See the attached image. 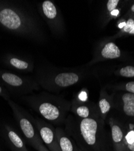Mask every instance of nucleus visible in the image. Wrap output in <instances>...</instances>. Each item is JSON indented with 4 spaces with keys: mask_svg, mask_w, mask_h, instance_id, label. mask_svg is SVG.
I'll list each match as a JSON object with an SVG mask.
<instances>
[{
    "mask_svg": "<svg viewBox=\"0 0 134 151\" xmlns=\"http://www.w3.org/2000/svg\"><path fill=\"white\" fill-rule=\"evenodd\" d=\"M100 118L80 119L68 115L65 131L82 151H110L111 141Z\"/></svg>",
    "mask_w": 134,
    "mask_h": 151,
    "instance_id": "nucleus-1",
    "label": "nucleus"
},
{
    "mask_svg": "<svg viewBox=\"0 0 134 151\" xmlns=\"http://www.w3.org/2000/svg\"><path fill=\"white\" fill-rule=\"evenodd\" d=\"M0 24L15 35L38 43L46 41L34 12L18 2L8 3L0 7Z\"/></svg>",
    "mask_w": 134,
    "mask_h": 151,
    "instance_id": "nucleus-2",
    "label": "nucleus"
},
{
    "mask_svg": "<svg viewBox=\"0 0 134 151\" xmlns=\"http://www.w3.org/2000/svg\"><path fill=\"white\" fill-rule=\"evenodd\" d=\"M86 65L76 68H58L41 65L36 71L35 79L45 90L57 93L77 85L94 73Z\"/></svg>",
    "mask_w": 134,
    "mask_h": 151,
    "instance_id": "nucleus-3",
    "label": "nucleus"
},
{
    "mask_svg": "<svg viewBox=\"0 0 134 151\" xmlns=\"http://www.w3.org/2000/svg\"><path fill=\"white\" fill-rule=\"evenodd\" d=\"M21 99L47 122L56 125L65 123L71 105L62 96L47 92L24 96Z\"/></svg>",
    "mask_w": 134,
    "mask_h": 151,
    "instance_id": "nucleus-4",
    "label": "nucleus"
},
{
    "mask_svg": "<svg viewBox=\"0 0 134 151\" xmlns=\"http://www.w3.org/2000/svg\"><path fill=\"white\" fill-rule=\"evenodd\" d=\"M9 104L13 111L14 118L26 143L35 149L39 145L44 144L34 124V117L16 102L9 100Z\"/></svg>",
    "mask_w": 134,
    "mask_h": 151,
    "instance_id": "nucleus-5",
    "label": "nucleus"
},
{
    "mask_svg": "<svg viewBox=\"0 0 134 151\" xmlns=\"http://www.w3.org/2000/svg\"><path fill=\"white\" fill-rule=\"evenodd\" d=\"M39 14L47 23L52 33L62 37L65 33V25L61 12L51 0H44L37 3Z\"/></svg>",
    "mask_w": 134,
    "mask_h": 151,
    "instance_id": "nucleus-6",
    "label": "nucleus"
},
{
    "mask_svg": "<svg viewBox=\"0 0 134 151\" xmlns=\"http://www.w3.org/2000/svg\"><path fill=\"white\" fill-rule=\"evenodd\" d=\"M0 78L10 92L20 97L37 91L40 88L35 79L27 76L3 71L0 74Z\"/></svg>",
    "mask_w": 134,
    "mask_h": 151,
    "instance_id": "nucleus-7",
    "label": "nucleus"
},
{
    "mask_svg": "<svg viewBox=\"0 0 134 151\" xmlns=\"http://www.w3.org/2000/svg\"><path fill=\"white\" fill-rule=\"evenodd\" d=\"M92 59L85 65L91 68L97 63L107 60H126V55L114 41L104 37L94 46Z\"/></svg>",
    "mask_w": 134,
    "mask_h": 151,
    "instance_id": "nucleus-8",
    "label": "nucleus"
},
{
    "mask_svg": "<svg viewBox=\"0 0 134 151\" xmlns=\"http://www.w3.org/2000/svg\"><path fill=\"white\" fill-rule=\"evenodd\" d=\"M113 111L128 124L134 125V94L123 91L113 92Z\"/></svg>",
    "mask_w": 134,
    "mask_h": 151,
    "instance_id": "nucleus-9",
    "label": "nucleus"
},
{
    "mask_svg": "<svg viewBox=\"0 0 134 151\" xmlns=\"http://www.w3.org/2000/svg\"><path fill=\"white\" fill-rule=\"evenodd\" d=\"M107 117V123L111 129V144L114 151H124L128 123L114 111H113Z\"/></svg>",
    "mask_w": 134,
    "mask_h": 151,
    "instance_id": "nucleus-10",
    "label": "nucleus"
},
{
    "mask_svg": "<svg viewBox=\"0 0 134 151\" xmlns=\"http://www.w3.org/2000/svg\"><path fill=\"white\" fill-rule=\"evenodd\" d=\"M71 103L70 112L75 116L80 119H101L97 104L90 102L88 100H82L77 95L74 96Z\"/></svg>",
    "mask_w": 134,
    "mask_h": 151,
    "instance_id": "nucleus-11",
    "label": "nucleus"
},
{
    "mask_svg": "<svg viewBox=\"0 0 134 151\" xmlns=\"http://www.w3.org/2000/svg\"><path fill=\"white\" fill-rule=\"evenodd\" d=\"M34 123L45 146L50 151H60L56 128L44 120L34 118Z\"/></svg>",
    "mask_w": 134,
    "mask_h": 151,
    "instance_id": "nucleus-12",
    "label": "nucleus"
},
{
    "mask_svg": "<svg viewBox=\"0 0 134 151\" xmlns=\"http://www.w3.org/2000/svg\"><path fill=\"white\" fill-rule=\"evenodd\" d=\"M126 2L120 0H107L106 1L99 20L102 29L107 26L111 21L121 18Z\"/></svg>",
    "mask_w": 134,
    "mask_h": 151,
    "instance_id": "nucleus-13",
    "label": "nucleus"
},
{
    "mask_svg": "<svg viewBox=\"0 0 134 151\" xmlns=\"http://www.w3.org/2000/svg\"><path fill=\"white\" fill-rule=\"evenodd\" d=\"M7 65L13 70L23 73H31L34 70V60L27 56L9 54L6 59Z\"/></svg>",
    "mask_w": 134,
    "mask_h": 151,
    "instance_id": "nucleus-14",
    "label": "nucleus"
},
{
    "mask_svg": "<svg viewBox=\"0 0 134 151\" xmlns=\"http://www.w3.org/2000/svg\"><path fill=\"white\" fill-rule=\"evenodd\" d=\"M4 134L12 151H29L25 139L15 128L6 125Z\"/></svg>",
    "mask_w": 134,
    "mask_h": 151,
    "instance_id": "nucleus-15",
    "label": "nucleus"
},
{
    "mask_svg": "<svg viewBox=\"0 0 134 151\" xmlns=\"http://www.w3.org/2000/svg\"><path fill=\"white\" fill-rule=\"evenodd\" d=\"M101 119L106 122L108 115L114 110V103L113 94H109L105 87L102 88L97 102Z\"/></svg>",
    "mask_w": 134,
    "mask_h": 151,
    "instance_id": "nucleus-16",
    "label": "nucleus"
},
{
    "mask_svg": "<svg viewBox=\"0 0 134 151\" xmlns=\"http://www.w3.org/2000/svg\"><path fill=\"white\" fill-rule=\"evenodd\" d=\"M56 132L60 151H82L65 129L57 127Z\"/></svg>",
    "mask_w": 134,
    "mask_h": 151,
    "instance_id": "nucleus-17",
    "label": "nucleus"
},
{
    "mask_svg": "<svg viewBox=\"0 0 134 151\" xmlns=\"http://www.w3.org/2000/svg\"><path fill=\"white\" fill-rule=\"evenodd\" d=\"M116 26L118 32L113 36L107 37L108 39L114 41L123 36L134 35V18H133L121 17L117 20Z\"/></svg>",
    "mask_w": 134,
    "mask_h": 151,
    "instance_id": "nucleus-18",
    "label": "nucleus"
},
{
    "mask_svg": "<svg viewBox=\"0 0 134 151\" xmlns=\"http://www.w3.org/2000/svg\"><path fill=\"white\" fill-rule=\"evenodd\" d=\"M107 74H113L117 77L123 78H134V65H118L107 69Z\"/></svg>",
    "mask_w": 134,
    "mask_h": 151,
    "instance_id": "nucleus-19",
    "label": "nucleus"
},
{
    "mask_svg": "<svg viewBox=\"0 0 134 151\" xmlns=\"http://www.w3.org/2000/svg\"><path fill=\"white\" fill-rule=\"evenodd\" d=\"M106 90H111L113 92L123 91L134 94V81L127 82H120L114 84H109L105 86Z\"/></svg>",
    "mask_w": 134,
    "mask_h": 151,
    "instance_id": "nucleus-20",
    "label": "nucleus"
},
{
    "mask_svg": "<svg viewBox=\"0 0 134 151\" xmlns=\"http://www.w3.org/2000/svg\"><path fill=\"white\" fill-rule=\"evenodd\" d=\"M124 151H134V125L128 123Z\"/></svg>",
    "mask_w": 134,
    "mask_h": 151,
    "instance_id": "nucleus-21",
    "label": "nucleus"
},
{
    "mask_svg": "<svg viewBox=\"0 0 134 151\" xmlns=\"http://www.w3.org/2000/svg\"><path fill=\"white\" fill-rule=\"evenodd\" d=\"M133 15H134V3L130 7L129 10L126 12V14L123 17L133 18Z\"/></svg>",
    "mask_w": 134,
    "mask_h": 151,
    "instance_id": "nucleus-22",
    "label": "nucleus"
},
{
    "mask_svg": "<svg viewBox=\"0 0 134 151\" xmlns=\"http://www.w3.org/2000/svg\"><path fill=\"white\" fill-rule=\"evenodd\" d=\"M0 95L3 96L4 97V99L7 100H9L10 99V95L9 93H7V91L4 88H2L1 85H0Z\"/></svg>",
    "mask_w": 134,
    "mask_h": 151,
    "instance_id": "nucleus-23",
    "label": "nucleus"
},
{
    "mask_svg": "<svg viewBox=\"0 0 134 151\" xmlns=\"http://www.w3.org/2000/svg\"><path fill=\"white\" fill-rule=\"evenodd\" d=\"M36 150H37L38 151H50L44 144L39 145L36 147Z\"/></svg>",
    "mask_w": 134,
    "mask_h": 151,
    "instance_id": "nucleus-24",
    "label": "nucleus"
}]
</instances>
